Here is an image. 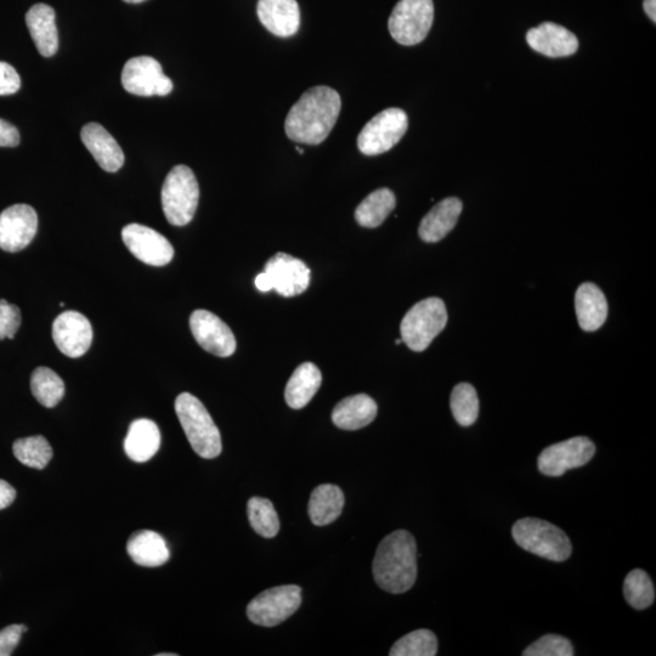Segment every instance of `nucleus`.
Listing matches in <instances>:
<instances>
[{
	"mask_svg": "<svg viewBox=\"0 0 656 656\" xmlns=\"http://www.w3.org/2000/svg\"><path fill=\"white\" fill-rule=\"evenodd\" d=\"M271 287L284 297H296L308 290L310 269L301 259L290 254L277 253L265 264Z\"/></svg>",
	"mask_w": 656,
	"mask_h": 656,
	"instance_id": "dca6fc26",
	"label": "nucleus"
},
{
	"mask_svg": "<svg viewBox=\"0 0 656 656\" xmlns=\"http://www.w3.org/2000/svg\"><path fill=\"white\" fill-rule=\"evenodd\" d=\"M344 507V494L336 485L318 486L311 494L308 512L315 525L324 527L341 516Z\"/></svg>",
	"mask_w": 656,
	"mask_h": 656,
	"instance_id": "bb28decb",
	"label": "nucleus"
},
{
	"mask_svg": "<svg viewBox=\"0 0 656 656\" xmlns=\"http://www.w3.org/2000/svg\"><path fill=\"white\" fill-rule=\"evenodd\" d=\"M579 325L586 332L599 330L608 318V302L601 288L591 282L582 284L575 294Z\"/></svg>",
	"mask_w": 656,
	"mask_h": 656,
	"instance_id": "4be33fe9",
	"label": "nucleus"
},
{
	"mask_svg": "<svg viewBox=\"0 0 656 656\" xmlns=\"http://www.w3.org/2000/svg\"><path fill=\"white\" fill-rule=\"evenodd\" d=\"M342 109V99L335 89L314 87L302 95L286 117V135L305 145H320L331 134Z\"/></svg>",
	"mask_w": 656,
	"mask_h": 656,
	"instance_id": "f257e3e1",
	"label": "nucleus"
},
{
	"mask_svg": "<svg viewBox=\"0 0 656 656\" xmlns=\"http://www.w3.org/2000/svg\"><path fill=\"white\" fill-rule=\"evenodd\" d=\"M16 499V491L8 482L0 479V510H4Z\"/></svg>",
	"mask_w": 656,
	"mask_h": 656,
	"instance_id": "ea45409f",
	"label": "nucleus"
},
{
	"mask_svg": "<svg viewBox=\"0 0 656 656\" xmlns=\"http://www.w3.org/2000/svg\"><path fill=\"white\" fill-rule=\"evenodd\" d=\"M624 596L632 608L644 610L655 601V588L646 571L632 570L624 582Z\"/></svg>",
	"mask_w": 656,
	"mask_h": 656,
	"instance_id": "473e14b6",
	"label": "nucleus"
},
{
	"mask_svg": "<svg viewBox=\"0 0 656 656\" xmlns=\"http://www.w3.org/2000/svg\"><path fill=\"white\" fill-rule=\"evenodd\" d=\"M13 452L22 465L36 469L47 467L53 457L52 446L42 435L16 440Z\"/></svg>",
	"mask_w": 656,
	"mask_h": 656,
	"instance_id": "7c9ffc66",
	"label": "nucleus"
},
{
	"mask_svg": "<svg viewBox=\"0 0 656 656\" xmlns=\"http://www.w3.org/2000/svg\"><path fill=\"white\" fill-rule=\"evenodd\" d=\"M434 21L433 0H400L388 21L395 42L412 47L427 38Z\"/></svg>",
	"mask_w": 656,
	"mask_h": 656,
	"instance_id": "0eeeda50",
	"label": "nucleus"
},
{
	"mask_svg": "<svg viewBox=\"0 0 656 656\" xmlns=\"http://www.w3.org/2000/svg\"><path fill=\"white\" fill-rule=\"evenodd\" d=\"M248 519L254 531L267 539L275 537L280 531V520L273 503L262 497H252L248 501Z\"/></svg>",
	"mask_w": 656,
	"mask_h": 656,
	"instance_id": "2f4dec72",
	"label": "nucleus"
},
{
	"mask_svg": "<svg viewBox=\"0 0 656 656\" xmlns=\"http://www.w3.org/2000/svg\"><path fill=\"white\" fill-rule=\"evenodd\" d=\"M302 604V588L286 585L259 593L247 607L248 619L258 626L274 627L297 612Z\"/></svg>",
	"mask_w": 656,
	"mask_h": 656,
	"instance_id": "1a4fd4ad",
	"label": "nucleus"
},
{
	"mask_svg": "<svg viewBox=\"0 0 656 656\" xmlns=\"http://www.w3.org/2000/svg\"><path fill=\"white\" fill-rule=\"evenodd\" d=\"M448 324V311L440 298L423 299L401 321V339L414 352H424Z\"/></svg>",
	"mask_w": 656,
	"mask_h": 656,
	"instance_id": "423d86ee",
	"label": "nucleus"
},
{
	"mask_svg": "<svg viewBox=\"0 0 656 656\" xmlns=\"http://www.w3.org/2000/svg\"><path fill=\"white\" fill-rule=\"evenodd\" d=\"M175 412L197 455L211 460L222 454V437L217 424L199 399L190 393L180 394L175 400Z\"/></svg>",
	"mask_w": 656,
	"mask_h": 656,
	"instance_id": "7ed1b4c3",
	"label": "nucleus"
},
{
	"mask_svg": "<svg viewBox=\"0 0 656 656\" xmlns=\"http://www.w3.org/2000/svg\"><path fill=\"white\" fill-rule=\"evenodd\" d=\"M123 88L138 96H166L173 82L164 75L160 62L151 56H137L127 61L122 71Z\"/></svg>",
	"mask_w": 656,
	"mask_h": 656,
	"instance_id": "9b49d317",
	"label": "nucleus"
},
{
	"mask_svg": "<svg viewBox=\"0 0 656 656\" xmlns=\"http://www.w3.org/2000/svg\"><path fill=\"white\" fill-rule=\"evenodd\" d=\"M409 128V118L401 109L384 110L365 124L358 137V147L366 156L382 155L403 139Z\"/></svg>",
	"mask_w": 656,
	"mask_h": 656,
	"instance_id": "6e6552de",
	"label": "nucleus"
},
{
	"mask_svg": "<svg viewBox=\"0 0 656 656\" xmlns=\"http://www.w3.org/2000/svg\"><path fill=\"white\" fill-rule=\"evenodd\" d=\"M395 206H397V199L392 190L383 188L373 191L356 208V222L363 228H378L394 211Z\"/></svg>",
	"mask_w": 656,
	"mask_h": 656,
	"instance_id": "cd10ccee",
	"label": "nucleus"
},
{
	"mask_svg": "<svg viewBox=\"0 0 656 656\" xmlns=\"http://www.w3.org/2000/svg\"><path fill=\"white\" fill-rule=\"evenodd\" d=\"M321 382L322 375L318 366L313 363H304L298 366L286 386L287 405L294 410L303 409L319 392Z\"/></svg>",
	"mask_w": 656,
	"mask_h": 656,
	"instance_id": "a878e982",
	"label": "nucleus"
},
{
	"mask_svg": "<svg viewBox=\"0 0 656 656\" xmlns=\"http://www.w3.org/2000/svg\"><path fill=\"white\" fill-rule=\"evenodd\" d=\"M124 2L129 4H139L145 2V0H124Z\"/></svg>",
	"mask_w": 656,
	"mask_h": 656,
	"instance_id": "37998d69",
	"label": "nucleus"
},
{
	"mask_svg": "<svg viewBox=\"0 0 656 656\" xmlns=\"http://www.w3.org/2000/svg\"><path fill=\"white\" fill-rule=\"evenodd\" d=\"M596 454V445L587 437H575L548 446L541 452L537 467L547 477H562L569 469L587 465Z\"/></svg>",
	"mask_w": 656,
	"mask_h": 656,
	"instance_id": "9d476101",
	"label": "nucleus"
},
{
	"mask_svg": "<svg viewBox=\"0 0 656 656\" xmlns=\"http://www.w3.org/2000/svg\"><path fill=\"white\" fill-rule=\"evenodd\" d=\"M258 19L270 33L290 38L301 27V9L297 0H259Z\"/></svg>",
	"mask_w": 656,
	"mask_h": 656,
	"instance_id": "a211bd4d",
	"label": "nucleus"
},
{
	"mask_svg": "<svg viewBox=\"0 0 656 656\" xmlns=\"http://www.w3.org/2000/svg\"><path fill=\"white\" fill-rule=\"evenodd\" d=\"M514 541L523 550L551 562H564L570 557L573 546L567 534L546 520L523 518L513 525Z\"/></svg>",
	"mask_w": 656,
	"mask_h": 656,
	"instance_id": "20e7f679",
	"label": "nucleus"
},
{
	"mask_svg": "<svg viewBox=\"0 0 656 656\" xmlns=\"http://www.w3.org/2000/svg\"><path fill=\"white\" fill-rule=\"evenodd\" d=\"M463 203L457 197H449L435 205L422 219L418 235L424 242L435 243L454 230L460 218Z\"/></svg>",
	"mask_w": 656,
	"mask_h": 656,
	"instance_id": "412c9836",
	"label": "nucleus"
},
{
	"mask_svg": "<svg viewBox=\"0 0 656 656\" xmlns=\"http://www.w3.org/2000/svg\"><path fill=\"white\" fill-rule=\"evenodd\" d=\"M31 390L39 404L52 409L64 398L65 383L58 373L41 366L32 373Z\"/></svg>",
	"mask_w": 656,
	"mask_h": 656,
	"instance_id": "c85d7f7f",
	"label": "nucleus"
},
{
	"mask_svg": "<svg viewBox=\"0 0 656 656\" xmlns=\"http://www.w3.org/2000/svg\"><path fill=\"white\" fill-rule=\"evenodd\" d=\"M26 24L39 54L50 58L58 52L59 32L52 7L42 3L33 5L26 14Z\"/></svg>",
	"mask_w": 656,
	"mask_h": 656,
	"instance_id": "aec40b11",
	"label": "nucleus"
},
{
	"mask_svg": "<svg viewBox=\"0 0 656 656\" xmlns=\"http://www.w3.org/2000/svg\"><path fill=\"white\" fill-rule=\"evenodd\" d=\"M84 146L104 171L116 173L124 164V154L115 138L99 123H88L81 132Z\"/></svg>",
	"mask_w": 656,
	"mask_h": 656,
	"instance_id": "6ab92c4d",
	"label": "nucleus"
},
{
	"mask_svg": "<svg viewBox=\"0 0 656 656\" xmlns=\"http://www.w3.org/2000/svg\"><path fill=\"white\" fill-rule=\"evenodd\" d=\"M38 216L28 205H14L0 214V248L15 253L25 250L35 239Z\"/></svg>",
	"mask_w": 656,
	"mask_h": 656,
	"instance_id": "ddd939ff",
	"label": "nucleus"
},
{
	"mask_svg": "<svg viewBox=\"0 0 656 656\" xmlns=\"http://www.w3.org/2000/svg\"><path fill=\"white\" fill-rule=\"evenodd\" d=\"M438 653V639L432 631L417 630L400 638L390 649V656H434Z\"/></svg>",
	"mask_w": 656,
	"mask_h": 656,
	"instance_id": "72a5a7b5",
	"label": "nucleus"
},
{
	"mask_svg": "<svg viewBox=\"0 0 656 656\" xmlns=\"http://www.w3.org/2000/svg\"><path fill=\"white\" fill-rule=\"evenodd\" d=\"M573 644L559 635H546L524 650V656H573Z\"/></svg>",
	"mask_w": 656,
	"mask_h": 656,
	"instance_id": "f704fd0d",
	"label": "nucleus"
},
{
	"mask_svg": "<svg viewBox=\"0 0 656 656\" xmlns=\"http://www.w3.org/2000/svg\"><path fill=\"white\" fill-rule=\"evenodd\" d=\"M643 9L646 11L649 19L655 24L656 22V0H644Z\"/></svg>",
	"mask_w": 656,
	"mask_h": 656,
	"instance_id": "79ce46f5",
	"label": "nucleus"
},
{
	"mask_svg": "<svg viewBox=\"0 0 656 656\" xmlns=\"http://www.w3.org/2000/svg\"><path fill=\"white\" fill-rule=\"evenodd\" d=\"M527 42L531 49L548 58H565L574 55L579 49V39L567 28L544 22L539 27L531 28L527 33Z\"/></svg>",
	"mask_w": 656,
	"mask_h": 656,
	"instance_id": "f3484780",
	"label": "nucleus"
},
{
	"mask_svg": "<svg viewBox=\"0 0 656 656\" xmlns=\"http://www.w3.org/2000/svg\"><path fill=\"white\" fill-rule=\"evenodd\" d=\"M175 655H177V654H172V653H161V654H157V656H175Z\"/></svg>",
	"mask_w": 656,
	"mask_h": 656,
	"instance_id": "c03bdc74",
	"label": "nucleus"
},
{
	"mask_svg": "<svg viewBox=\"0 0 656 656\" xmlns=\"http://www.w3.org/2000/svg\"><path fill=\"white\" fill-rule=\"evenodd\" d=\"M395 343L401 344V343H403V339H398V341H395Z\"/></svg>",
	"mask_w": 656,
	"mask_h": 656,
	"instance_id": "a18cd8bd",
	"label": "nucleus"
},
{
	"mask_svg": "<svg viewBox=\"0 0 656 656\" xmlns=\"http://www.w3.org/2000/svg\"><path fill=\"white\" fill-rule=\"evenodd\" d=\"M53 339L62 354L73 359L81 358L92 346V324L78 311H65L54 321Z\"/></svg>",
	"mask_w": 656,
	"mask_h": 656,
	"instance_id": "2eb2a0df",
	"label": "nucleus"
},
{
	"mask_svg": "<svg viewBox=\"0 0 656 656\" xmlns=\"http://www.w3.org/2000/svg\"><path fill=\"white\" fill-rule=\"evenodd\" d=\"M21 88V78L13 66L0 61V95H13Z\"/></svg>",
	"mask_w": 656,
	"mask_h": 656,
	"instance_id": "4c0bfd02",
	"label": "nucleus"
},
{
	"mask_svg": "<svg viewBox=\"0 0 656 656\" xmlns=\"http://www.w3.org/2000/svg\"><path fill=\"white\" fill-rule=\"evenodd\" d=\"M161 446V433L157 424L147 418H140L130 424L124 440V451L130 460L138 463L150 461Z\"/></svg>",
	"mask_w": 656,
	"mask_h": 656,
	"instance_id": "b1692460",
	"label": "nucleus"
},
{
	"mask_svg": "<svg viewBox=\"0 0 656 656\" xmlns=\"http://www.w3.org/2000/svg\"><path fill=\"white\" fill-rule=\"evenodd\" d=\"M26 631L25 625H11L0 631V656L13 654Z\"/></svg>",
	"mask_w": 656,
	"mask_h": 656,
	"instance_id": "e433bc0d",
	"label": "nucleus"
},
{
	"mask_svg": "<svg viewBox=\"0 0 656 656\" xmlns=\"http://www.w3.org/2000/svg\"><path fill=\"white\" fill-rule=\"evenodd\" d=\"M450 406L452 415L462 427H471L479 416V399L472 384L460 383L452 390Z\"/></svg>",
	"mask_w": 656,
	"mask_h": 656,
	"instance_id": "c756f323",
	"label": "nucleus"
},
{
	"mask_svg": "<svg viewBox=\"0 0 656 656\" xmlns=\"http://www.w3.org/2000/svg\"><path fill=\"white\" fill-rule=\"evenodd\" d=\"M122 239L130 253L152 267H164L172 262L174 248L166 237L149 226L129 224L122 230Z\"/></svg>",
	"mask_w": 656,
	"mask_h": 656,
	"instance_id": "f8f14e48",
	"label": "nucleus"
},
{
	"mask_svg": "<svg viewBox=\"0 0 656 656\" xmlns=\"http://www.w3.org/2000/svg\"><path fill=\"white\" fill-rule=\"evenodd\" d=\"M378 407L376 401L366 394L343 399L332 411L335 426L344 431H358L375 421Z\"/></svg>",
	"mask_w": 656,
	"mask_h": 656,
	"instance_id": "5701e85b",
	"label": "nucleus"
},
{
	"mask_svg": "<svg viewBox=\"0 0 656 656\" xmlns=\"http://www.w3.org/2000/svg\"><path fill=\"white\" fill-rule=\"evenodd\" d=\"M373 578L382 590L400 595L411 590L417 579V545L409 531L398 530L384 537L373 559Z\"/></svg>",
	"mask_w": 656,
	"mask_h": 656,
	"instance_id": "f03ea898",
	"label": "nucleus"
},
{
	"mask_svg": "<svg viewBox=\"0 0 656 656\" xmlns=\"http://www.w3.org/2000/svg\"><path fill=\"white\" fill-rule=\"evenodd\" d=\"M20 144L18 128L7 121L0 120V147H16Z\"/></svg>",
	"mask_w": 656,
	"mask_h": 656,
	"instance_id": "58836bf2",
	"label": "nucleus"
},
{
	"mask_svg": "<svg viewBox=\"0 0 656 656\" xmlns=\"http://www.w3.org/2000/svg\"><path fill=\"white\" fill-rule=\"evenodd\" d=\"M200 186L189 167L179 164L168 173L162 188V207L168 223L188 225L199 207Z\"/></svg>",
	"mask_w": 656,
	"mask_h": 656,
	"instance_id": "39448f33",
	"label": "nucleus"
},
{
	"mask_svg": "<svg viewBox=\"0 0 656 656\" xmlns=\"http://www.w3.org/2000/svg\"><path fill=\"white\" fill-rule=\"evenodd\" d=\"M256 287L260 292H269L273 290V287H271V282L267 273L259 274L256 277Z\"/></svg>",
	"mask_w": 656,
	"mask_h": 656,
	"instance_id": "a19ab883",
	"label": "nucleus"
},
{
	"mask_svg": "<svg viewBox=\"0 0 656 656\" xmlns=\"http://www.w3.org/2000/svg\"><path fill=\"white\" fill-rule=\"evenodd\" d=\"M21 311L18 305L9 304L7 299H0V341L14 339L21 326Z\"/></svg>",
	"mask_w": 656,
	"mask_h": 656,
	"instance_id": "c9c22d12",
	"label": "nucleus"
},
{
	"mask_svg": "<svg viewBox=\"0 0 656 656\" xmlns=\"http://www.w3.org/2000/svg\"><path fill=\"white\" fill-rule=\"evenodd\" d=\"M190 328L196 342L220 358H228L235 353L236 338L231 328L211 311L199 309L192 313Z\"/></svg>",
	"mask_w": 656,
	"mask_h": 656,
	"instance_id": "4468645a",
	"label": "nucleus"
},
{
	"mask_svg": "<svg viewBox=\"0 0 656 656\" xmlns=\"http://www.w3.org/2000/svg\"><path fill=\"white\" fill-rule=\"evenodd\" d=\"M127 551L135 563L147 568L161 567L171 557L166 540L151 530H141L130 536Z\"/></svg>",
	"mask_w": 656,
	"mask_h": 656,
	"instance_id": "393cba45",
	"label": "nucleus"
}]
</instances>
